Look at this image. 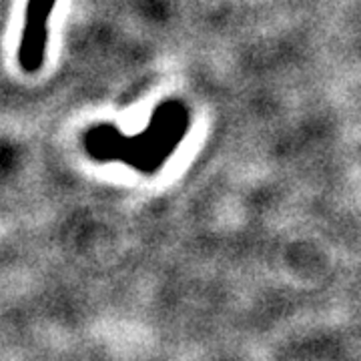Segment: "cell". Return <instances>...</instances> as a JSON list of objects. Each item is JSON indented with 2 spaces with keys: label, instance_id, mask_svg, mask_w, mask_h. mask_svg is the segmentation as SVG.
<instances>
[{
  "label": "cell",
  "instance_id": "6da1fadb",
  "mask_svg": "<svg viewBox=\"0 0 361 361\" xmlns=\"http://www.w3.org/2000/svg\"><path fill=\"white\" fill-rule=\"evenodd\" d=\"M185 129L187 115L179 103H165L157 109L147 133L137 135L135 139H125L118 130L111 127L90 130L89 151L94 159H121L139 167V171L153 173L155 167L163 165L171 151L179 145Z\"/></svg>",
  "mask_w": 361,
  "mask_h": 361
},
{
  "label": "cell",
  "instance_id": "7a4b0ae2",
  "mask_svg": "<svg viewBox=\"0 0 361 361\" xmlns=\"http://www.w3.org/2000/svg\"><path fill=\"white\" fill-rule=\"evenodd\" d=\"M56 0H28L25 14V28L18 61L26 73H37L44 61L47 47V23L51 18Z\"/></svg>",
  "mask_w": 361,
  "mask_h": 361
}]
</instances>
